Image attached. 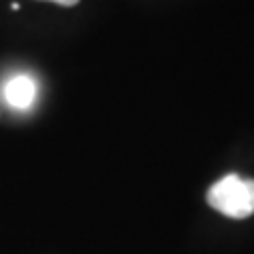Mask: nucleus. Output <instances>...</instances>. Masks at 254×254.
<instances>
[{
	"label": "nucleus",
	"instance_id": "1",
	"mask_svg": "<svg viewBox=\"0 0 254 254\" xmlns=\"http://www.w3.org/2000/svg\"><path fill=\"white\" fill-rule=\"evenodd\" d=\"M205 199L214 210L229 218H248L254 214V180L229 174L214 182Z\"/></svg>",
	"mask_w": 254,
	"mask_h": 254
},
{
	"label": "nucleus",
	"instance_id": "2",
	"mask_svg": "<svg viewBox=\"0 0 254 254\" xmlns=\"http://www.w3.org/2000/svg\"><path fill=\"white\" fill-rule=\"evenodd\" d=\"M4 100L9 106L17 110H28L36 100V83L28 74H17L6 81L4 85Z\"/></svg>",
	"mask_w": 254,
	"mask_h": 254
},
{
	"label": "nucleus",
	"instance_id": "3",
	"mask_svg": "<svg viewBox=\"0 0 254 254\" xmlns=\"http://www.w3.org/2000/svg\"><path fill=\"white\" fill-rule=\"evenodd\" d=\"M49 2L62 4V6H74V4H78V0H49Z\"/></svg>",
	"mask_w": 254,
	"mask_h": 254
}]
</instances>
